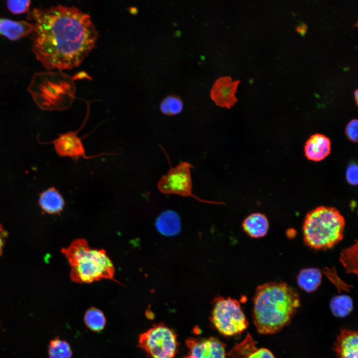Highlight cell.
Returning a JSON list of instances; mask_svg holds the SVG:
<instances>
[{"mask_svg": "<svg viewBox=\"0 0 358 358\" xmlns=\"http://www.w3.org/2000/svg\"><path fill=\"white\" fill-rule=\"evenodd\" d=\"M27 19L32 52L47 71L76 67L95 47L98 34L90 15L74 6L35 7Z\"/></svg>", "mask_w": 358, "mask_h": 358, "instance_id": "cell-1", "label": "cell"}, {"mask_svg": "<svg viewBox=\"0 0 358 358\" xmlns=\"http://www.w3.org/2000/svg\"><path fill=\"white\" fill-rule=\"evenodd\" d=\"M254 323L260 334H272L289 325L300 306L298 293L283 282L257 287L253 298Z\"/></svg>", "mask_w": 358, "mask_h": 358, "instance_id": "cell-2", "label": "cell"}, {"mask_svg": "<svg viewBox=\"0 0 358 358\" xmlns=\"http://www.w3.org/2000/svg\"><path fill=\"white\" fill-rule=\"evenodd\" d=\"M71 268V280L77 283H91L103 279L116 281L113 264L103 249H94L86 240L77 239L61 249Z\"/></svg>", "mask_w": 358, "mask_h": 358, "instance_id": "cell-3", "label": "cell"}, {"mask_svg": "<svg viewBox=\"0 0 358 358\" xmlns=\"http://www.w3.org/2000/svg\"><path fill=\"white\" fill-rule=\"evenodd\" d=\"M28 91L37 106L45 111L68 109L75 95L72 80L62 71L35 73L28 87Z\"/></svg>", "mask_w": 358, "mask_h": 358, "instance_id": "cell-4", "label": "cell"}, {"mask_svg": "<svg viewBox=\"0 0 358 358\" xmlns=\"http://www.w3.org/2000/svg\"><path fill=\"white\" fill-rule=\"evenodd\" d=\"M345 220L335 207L321 206L308 212L303 224L305 244L315 250H325L343 238Z\"/></svg>", "mask_w": 358, "mask_h": 358, "instance_id": "cell-5", "label": "cell"}, {"mask_svg": "<svg viewBox=\"0 0 358 358\" xmlns=\"http://www.w3.org/2000/svg\"><path fill=\"white\" fill-rule=\"evenodd\" d=\"M212 304L211 321L222 335H240L248 328V321L237 300L218 296Z\"/></svg>", "mask_w": 358, "mask_h": 358, "instance_id": "cell-6", "label": "cell"}, {"mask_svg": "<svg viewBox=\"0 0 358 358\" xmlns=\"http://www.w3.org/2000/svg\"><path fill=\"white\" fill-rule=\"evenodd\" d=\"M138 347L149 358H175L178 347L177 335L164 324H156L140 334Z\"/></svg>", "mask_w": 358, "mask_h": 358, "instance_id": "cell-7", "label": "cell"}, {"mask_svg": "<svg viewBox=\"0 0 358 358\" xmlns=\"http://www.w3.org/2000/svg\"><path fill=\"white\" fill-rule=\"evenodd\" d=\"M193 166L186 162H183L175 167H172L166 175L159 180V190L165 194H175L183 197L191 196L202 202L224 204L222 202L201 199L192 192V180L190 170Z\"/></svg>", "mask_w": 358, "mask_h": 358, "instance_id": "cell-8", "label": "cell"}, {"mask_svg": "<svg viewBox=\"0 0 358 358\" xmlns=\"http://www.w3.org/2000/svg\"><path fill=\"white\" fill-rule=\"evenodd\" d=\"M188 353L182 358H225V345L216 339L210 337L198 339L190 338L185 341Z\"/></svg>", "mask_w": 358, "mask_h": 358, "instance_id": "cell-9", "label": "cell"}, {"mask_svg": "<svg viewBox=\"0 0 358 358\" xmlns=\"http://www.w3.org/2000/svg\"><path fill=\"white\" fill-rule=\"evenodd\" d=\"M81 129V128L77 131H69L60 134L57 138L52 141L55 151L60 156L70 157L74 159H78L81 157L89 159L108 154L102 153L88 156L86 154L82 139L78 135Z\"/></svg>", "mask_w": 358, "mask_h": 358, "instance_id": "cell-10", "label": "cell"}, {"mask_svg": "<svg viewBox=\"0 0 358 358\" xmlns=\"http://www.w3.org/2000/svg\"><path fill=\"white\" fill-rule=\"evenodd\" d=\"M240 81H232L229 77H222L215 82L211 90L210 96L218 106L230 109L237 101L235 96Z\"/></svg>", "mask_w": 358, "mask_h": 358, "instance_id": "cell-11", "label": "cell"}, {"mask_svg": "<svg viewBox=\"0 0 358 358\" xmlns=\"http://www.w3.org/2000/svg\"><path fill=\"white\" fill-rule=\"evenodd\" d=\"M334 350L339 358H358V332L342 329L334 343Z\"/></svg>", "mask_w": 358, "mask_h": 358, "instance_id": "cell-12", "label": "cell"}, {"mask_svg": "<svg viewBox=\"0 0 358 358\" xmlns=\"http://www.w3.org/2000/svg\"><path fill=\"white\" fill-rule=\"evenodd\" d=\"M227 355L234 358H275L268 349L257 348L256 342L249 333L242 342L234 346Z\"/></svg>", "mask_w": 358, "mask_h": 358, "instance_id": "cell-13", "label": "cell"}, {"mask_svg": "<svg viewBox=\"0 0 358 358\" xmlns=\"http://www.w3.org/2000/svg\"><path fill=\"white\" fill-rule=\"evenodd\" d=\"M331 143L328 137L317 133L312 135L304 146V153L306 158L312 161L319 162L325 159L330 154Z\"/></svg>", "mask_w": 358, "mask_h": 358, "instance_id": "cell-14", "label": "cell"}, {"mask_svg": "<svg viewBox=\"0 0 358 358\" xmlns=\"http://www.w3.org/2000/svg\"><path fill=\"white\" fill-rule=\"evenodd\" d=\"M33 29L32 23L26 21L0 18V35L11 41L18 40L31 34Z\"/></svg>", "mask_w": 358, "mask_h": 358, "instance_id": "cell-15", "label": "cell"}, {"mask_svg": "<svg viewBox=\"0 0 358 358\" xmlns=\"http://www.w3.org/2000/svg\"><path fill=\"white\" fill-rule=\"evenodd\" d=\"M245 232L252 238H260L267 235L269 228L267 217L263 214L256 212L248 216L242 222Z\"/></svg>", "mask_w": 358, "mask_h": 358, "instance_id": "cell-16", "label": "cell"}, {"mask_svg": "<svg viewBox=\"0 0 358 358\" xmlns=\"http://www.w3.org/2000/svg\"><path fill=\"white\" fill-rule=\"evenodd\" d=\"M39 203L42 210L50 214H59L65 205L63 196L59 190L53 187L40 194Z\"/></svg>", "mask_w": 358, "mask_h": 358, "instance_id": "cell-17", "label": "cell"}, {"mask_svg": "<svg viewBox=\"0 0 358 358\" xmlns=\"http://www.w3.org/2000/svg\"><path fill=\"white\" fill-rule=\"evenodd\" d=\"M158 231L167 236L178 235L181 229L180 218L173 210H166L160 214L156 221Z\"/></svg>", "mask_w": 358, "mask_h": 358, "instance_id": "cell-18", "label": "cell"}, {"mask_svg": "<svg viewBox=\"0 0 358 358\" xmlns=\"http://www.w3.org/2000/svg\"><path fill=\"white\" fill-rule=\"evenodd\" d=\"M322 278V273L317 268H308L301 270L297 276V282L299 287L307 292L317 290Z\"/></svg>", "mask_w": 358, "mask_h": 358, "instance_id": "cell-19", "label": "cell"}, {"mask_svg": "<svg viewBox=\"0 0 358 358\" xmlns=\"http://www.w3.org/2000/svg\"><path fill=\"white\" fill-rule=\"evenodd\" d=\"M330 307L335 316L344 318L352 311L353 302L352 298L347 295H337L331 299Z\"/></svg>", "mask_w": 358, "mask_h": 358, "instance_id": "cell-20", "label": "cell"}, {"mask_svg": "<svg viewBox=\"0 0 358 358\" xmlns=\"http://www.w3.org/2000/svg\"><path fill=\"white\" fill-rule=\"evenodd\" d=\"M84 320L90 330L96 332L102 331L106 324V319L103 312L93 307L86 312Z\"/></svg>", "mask_w": 358, "mask_h": 358, "instance_id": "cell-21", "label": "cell"}, {"mask_svg": "<svg viewBox=\"0 0 358 358\" xmlns=\"http://www.w3.org/2000/svg\"><path fill=\"white\" fill-rule=\"evenodd\" d=\"M72 351L69 343L56 338L51 341L48 348L49 358H71Z\"/></svg>", "mask_w": 358, "mask_h": 358, "instance_id": "cell-22", "label": "cell"}, {"mask_svg": "<svg viewBox=\"0 0 358 358\" xmlns=\"http://www.w3.org/2000/svg\"><path fill=\"white\" fill-rule=\"evenodd\" d=\"M160 110L167 115L174 116L179 113L183 109V102L178 96L170 95L161 102Z\"/></svg>", "mask_w": 358, "mask_h": 358, "instance_id": "cell-23", "label": "cell"}, {"mask_svg": "<svg viewBox=\"0 0 358 358\" xmlns=\"http://www.w3.org/2000/svg\"><path fill=\"white\" fill-rule=\"evenodd\" d=\"M341 261L348 271L357 273V243L342 252Z\"/></svg>", "mask_w": 358, "mask_h": 358, "instance_id": "cell-24", "label": "cell"}, {"mask_svg": "<svg viewBox=\"0 0 358 358\" xmlns=\"http://www.w3.org/2000/svg\"><path fill=\"white\" fill-rule=\"evenodd\" d=\"M31 1L27 0H8L6 6L8 10L15 14L28 12Z\"/></svg>", "mask_w": 358, "mask_h": 358, "instance_id": "cell-25", "label": "cell"}, {"mask_svg": "<svg viewBox=\"0 0 358 358\" xmlns=\"http://www.w3.org/2000/svg\"><path fill=\"white\" fill-rule=\"evenodd\" d=\"M345 133L347 138L352 142L357 143L358 139V121L357 119L351 120L347 125Z\"/></svg>", "mask_w": 358, "mask_h": 358, "instance_id": "cell-26", "label": "cell"}, {"mask_svg": "<svg viewBox=\"0 0 358 358\" xmlns=\"http://www.w3.org/2000/svg\"><path fill=\"white\" fill-rule=\"evenodd\" d=\"M358 166L352 164L349 166L346 171V179L347 181L353 185L358 184Z\"/></svg>", "mask_w": 358, "mask_h": 358, "instance_id": "cell-27", "label": "cell"}, {"mask_svg": "<svg viewBox=\"0 0 358 358\" xmlns=\"http://www.w3.org/2000/svg\"><path fill=\"white\" fill-rule=\"evenodd\" d=\"M7 232L5 230L2 225L0 223V257L2 254L3 247L5 243V239L7 237Z\"/></svg>", "mask_w": 358, "mask_h": 358, "instance_id": "cell-28", "label": "cell"}, {"mask_svg": "<svg viewBox=\"0 0 358 358\" xmlns=\"http://www.w3.org/2000/svg\"><path fill=\"white\" fill-rule=\"evenodd\" d=\"M308 29L307 25L304 23H301L295 28L296 31L302 36H304Z\"/></svg>", "mask_w": 358, "mask_h": 358, "instance_id": "cell-29", "label": "cell"}, {"mask_svg": "<svg viewBox=\"0 0 358 358\" xmlns=\"http://www.w3.org/2000/svg\"><path fill=\"white\" fill-rule=\"evenodd\" d=\"M354 97L355 99L356 103L357 105L358 104V90L357 89L354 91Z\"/></svg>", "mask_w": 358, "mask_h": 358, "instance_id": "cell-30", "label": "cell"}]
</instances>
